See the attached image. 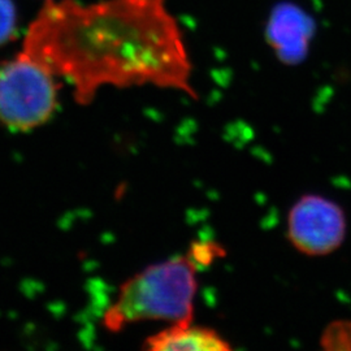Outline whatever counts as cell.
Listing matches in <instances>:
<instances>
[{"label":"cell","instance_id":"cell-6","mask_svg":"<svg viewBox=\"0 0 351 351\" xmlns=\"http://www.w3.org/2000/svg\"><path fill=\"white\" fill-rule=\"evenodd\" d=\"M322 346L326 350L351 351V320H337L326 326Z\"/></svg>","mask_w":351,"mask_h":351},{"label":"cell","instance_id":"cell-2","mask_svg":"<svg viewBox=\"0 0 351 351\" xmlns=\"http://www.w3.org/2000/svg\"><path fill=\"white\" fill-rule=\"evenodd\" d=\"M199 268L188 252L130 277L103 315V326L116 333L142 322L191 323Z\"/></svg>","mask_w":351,"mask_h":351},{"label":"cell","instance_id":"cell-8","mask_svg":"<svg viewBox=\"0 0 351 351\" xmlns=\"http://www.w3.org/2000/svg\"><path fill=\"white\" fill-rule=\"evenodd\" d=\"M45 1H51V0H45Z\"/></svg>","mask_w":351,"mask_h":351},{"label":"cell","instance_id":"cell-7","mask_svg":"<svg viewBox=\"0 0 351 351\" xmlns=\"http://www.w3.org/2000/svg\"><path fill=\"white\" fill-rule=\"evenodd\" d=\"M17 27V13L12 0H0V46L10 42Z\"/></svg>","mask_w":351,"mask_h":351},{"label":"cell","instance_id":"cell-4","mask_svg":"<svg viewBox=\"0 0 351 351\" xmlns=\"http://www.w3.org/2000/svg\"><path fill=\"white\" fill-rule=\"evenodd\" d=\"M346 217L337 203L320 195H304L289 213V239L310 256L337 250L346 236Z\"/></svg>","mask_w":351,"mask_h":351},{"label":"cell","instance_id":"cell-3","mask_svg":"<svg viewBox=\"0 0 351 351\" xmlns=\"http://www.w3.org/2000/svg\"><path fill=\"white\" fill-rule=\"evenodd\" d=\"M56 78L24 51L0 64V124L20 132L46 124L58 104Z\"/></svg>","mask_w":351,"mask_h":351},{"label":"cell","instance_id":"cell-1","mask_svg":"<svg viewBox=\"0 0 351 351\" xmlns=\"http://www.w3.org/2000/svg\"><path fill=\"white\" fill-rule=\"evenodd\" d=\"M21 51L66 81L81 106L104 88L155 86L197 97L185 38L167 0L45 1Z\"/></svg>","mask_w":351,"mask_h":351},{"label":"cell","instance_id":"cell-5","mask_svg":"<svg viewBox=\"0 0 351 351\" xmlns=\"http://www.w3.org/2000/svg\"><path fill=\"white\" fill-rule=\"evenodd\" d=\"M143 349L151 351L230 350V345L215 329L191 323L171 324L146 339Z\"/></svg>","mask_w":351,"mask_h":351}]
</instances>
